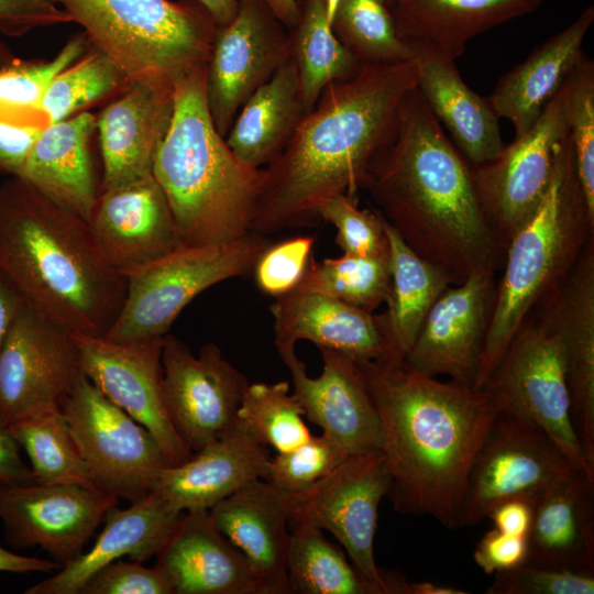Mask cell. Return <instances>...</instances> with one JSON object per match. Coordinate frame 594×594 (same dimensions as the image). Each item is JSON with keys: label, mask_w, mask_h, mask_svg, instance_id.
Returning a JSON list of instances; mask_svg holds the SVG:
<instances>
[{"label": "cell", "mask_w": 594, "mask_h": 594, "mask_svg": "<svg viewBox=\"0 0 594 594\" xmlns=\"http://www.w3.org/2000/svg\"><path fill=\"white\" fill-rule=\"evenodd\" d=\"M362 189L402 239L451 284L495 272L505 248L482 207L473 166L449 140L417 87L370 161Z\"/></svg>", "instance_id": "cell-1"}, {"label": "cell", "mask_w": 594, "mask_h": 594, "mask_svg": "<svg viewBox=\"0 0 594 594\" xmlns=\"http://www.w3.org/2000/svg\"><path fill=\"white\" fill-rule=\"evenodd\" d=\"M355 361L380 417L394 509L459 528L469 472L499 414L492 395L404 361Z\"/></svg>", "instance_id": "cell-2"}, {"label": "cell", "mask_w": 594, "mask_h": 594, "mask_svg": "<svg viewBox=\"0 0 594 594\" xmlns=\"http://www.w3.org/2000/svg\"><path fill=\"white\" fill-rule=\"evenodd\" d=\"M417 87L415 59L362 65L328 86L283 151L263 170L251 231L312 226L329 198L356 201L367 165L391 136L402 101Z\"/></svg>", "instance_id": "cell-3"}, {"label": "cell", "mask_w": 594, "mask_h": 594, "mask_svg": "<svg viewBox=\"0 0 594 594\" xmlns=\"http://www.w3.org/2000/svg\"><path fill=\"white\" fill-rule=\"evenodd\" d=\"M0 275L72 333L106 336L127 290L88 222L19 176L0 184Z\"/></svg>", "instance_id": "cell-4"}, {"label": "cell", "mask_w": 594, "mask_h": 594, "mask_svg": "<svg viewBox=\"0 0 594 594\" xmlns=\"http://www.w3.org/2000/svg\"><path fill=\"white\" fill-rule=\"evenodd\" d=\"M206 65L176 82L173 119L153 163L182 246L251 232L263 178L262 168L240 161L217 131L207 105Z\"/></svg>", "instance_id": "cell-5"}, {"label": "cell", "mask_w": 594, "mask_h": 594, "mask_svg": "<svg viewBox=\"0 0 594 594\" xmlns=\"http://www.w3.org/2000/svg\"><path fill=\"white\" fill-rule=\"evenodd\" d=\"M594 238L569 135L561 143L548 188L530 217L510 238L475 386L482 387L512 339L536 309L559 290L585 244Z\"/></svg>", "instance_id": "cell-6"}, {"label": "cell", "mask_w": 594, "mask_h": 594, "mask_svg": "<svg viewBox=\"0 0 594 594\" xmlns=\"http://www.w3.org/2000/svg\"><path fill=\"white\" fill-rule=\"evenodd\" d=\"M130 82L174 89L207 64L217 24L197 0H61Z\"/></svg>", "instance_id": "cell-7"}, {"label": "cell", "mask_w": 594, "mask_h": 594, "mask_svg": "<svg viewBox=\"0 0 594 594\" xmlns=\"http://www.w3.org/2000/svg\"><path fill=\"white\" fill-rule=\"evenodd\" d=\"M268 244L251 231L229 242L180 246L128 273L123 305L105 337L116 342L163 338L195 297L251 272Z\"/></svg>", "instance_id": "cell-8"}, {"label": "cell", "mask_w": 594, "mask_h": 594, "mask_svg": "<svg viewBox=\"0 0 594 594\" xmlns=\"http://www.w3.org/2000/svg\"><path fill=\"white\" fill-rule=\"evenodd\" d=\"M482 387L499 413L541 428L578 471L594 480L572 422L564 348L539 311L526 319Z\"/></svg>", "instance_id": "cell-9"}, {"label": "cell", "mask_w": 594, "mask_h": 594, "mask_svg": "<svg viewBox=\"0 0 594 594\" xmlns=\"http://www.w3.org/2000/svg\"><path fill=\"white\" fill-rule=\"evenodd\" d=\"M61 409L98 487L136 502L170 465L154 436L80 373Z\"/></svg>", "instance_id": "cell-10"}, {"label": "cell", "mask_w": 594, "mask_h": 594, "mask_svg": "<svg viewBox=\"0 0 594 594\" xmlns=\"http://www.w3.org/2000/svg\"><path fill=\"white\" fill-rule=\"evenodd\" d=\"M578 472L541 428L499 413L469 472L459 528L481 522L505 501H535Z\"/></svg>", "instance_id": "cell-11"}, {"label": "cell", "mask_w": 594, "mask_h": 594, "mask_svg": "<svg viewBox=\"0 0 594 594\" xmlns=\"http://www.w3.org/2000/svg\"><path fill=\"white\" fill-rule=\"evenodd\" d=\"M389 473L382 450L350 454L310 488L292 494L290 522L306 521L331 532L377 594H389L386 572L374 557L378 506Z\"/></svg>", "instance_id": "cell-12"}, {"label": "cell", "mask_w": 594, "mask_h": 594, "mask_svg": "<svg viewBox=\"0 0 594 594\" xmlns=\"http://www.w3.org/2000/svg\"><path fill=\"white\" fill-rule=\"evenodd\" d=\"M290 58L289 30L263 0H238V11L217 26L206 65V97L217 131L226 138L248 98Z\"/></svg>", "instance_id": "cell-13"}, {"label": "cell", "mask_w": 594, "mask_h": 594, "mask_svg": "<svg viewBox=\"0 0 594 594\" xmlns=\"http://www.w3.org/2000/svg\"><path fill=\"white\" fill-rule=\"evenodd\" d=\"M81 372L72 332L22 304L0 349V422L61 407Z\"/></svg>", "instance_id": "cell-14"}, {"label": "cell", "mask_w": 594, "mask_h": 594, "mask_svg": "<svg viewBox=\"0 0 594 594\" xmlns=\"http://www.w3.org/2000/svg\"><path fill=\"white\" fill-rule=\"evenodd\" d=\"M162 365L169 418L191 453L235 424L249 382L216 343H205L195 355L168 332L163 338Z\"/></svg>", "instance_id": "cell-15"}, {"label": "cell", "mask_w": 594, "mask_h": 594, "mask_svg": "<svg viewBox=\"0 0 594 594\" xmlns=\"http://www.w3.org/2000/svg\"><path fill=\"white\" fill-rule=\"evenodd\" d=\"M566 135L560 88L526 133L505 145L494 160L473 166L482 207L505 250L544 195Z\"/></svg>", "instance_id": "cell-16"}, {"label": "cell", "mask_w": 594, "mask_h": 594, "mask_svg": "<svg viewBox=\"0 0 594 594\" xmlns=\"http://www.w3.org/2000/svg\"><path fill=\"white\" fill-rule=\"evenodd\" d=\"M72 334L81 371L91 383L154 436L170 465L189 459L193 453L177 435L165 403L164 337L116 342L105 336Z\"/></svg>", "instance_id": "cell-17"}, {"label": "cell", "mask_w": 594, "mask_h": 594, "mask_svg": "<svg viewBox=\"0 0 594 594\" xmlns=\"http://www.w3.org/2000/svg\"><path fill=\"white\" fill-rule=\"evenodd\" d=\"M119 498L75 483L0 484V520L15 548L38 546L61 565L82 552Z\"/></svg>", "instance_id": "cell-18"}, {"label": "cell", "mask_w": 594, "mask_h": 594, "mask_svg": "<svg viewBox=\"0 0 594 594\" xmlns=\"http://www.w3.org/2000/svg\"><path fill=\"white\" fill-rule=\"evenodd\" d=\"M496 273L448 286L427 314L404 362L425 375L474 385L493 310Z\"/></svg>", "instance_id": "cell-19"}, {"label": "cell", "mask_w": 594, "mask_h": 594, "mask_svg": "<svg viewBox=\"0 0 594 594\" xmlns=\"http://www.w3.org/2000/svg\"><path fill=\"white\" fill-rule=\"evenodd\" d=\"M323 365L308 375L295 349L277 351L288 367L293 396L304 417L337 440L349 454L382 450V427L356 361L341 352L319 349Z\"/></svg>", "instance_id": "cell-20"}, {"label": "cell", "mask_w": 594, "mask_h": 594, "mask_svg": "<svg viewBox=\"0 0 594 594\" xmlns=\"http://www.w3.org/2000/svg\"><path fill=\"white\" fill-rule=\"evenodd\" d=\"M88 224L103 256L123 276L182 246L153 173L101 190Z\"/></svg>", "instance_id": "cell-21"}, {"label": "cell", "mask_w": 594, "mask_h": 594, "mask_svg": "<svg viewBox=\"0 0 594 594\" xmlns=\"http://www.w3.org/2000/svg\"><path fill=\"white\" fill-rule=\"evenodd\" d=\"M277 351L307 340L319 349L354 360L402 362L388 334L385 317L351 306L332 296L295 288L270 307Z\"/></svg>", "instance_id": "cell-22"}, {"label": "cell", "mask_w": 594, "mask_h": 594, "mask_svg": "<svg viewBox=\"0 0 594 594\" xmlns=\"http://www.w3.org/2000/svg\"><path fill=\"white\" fill-rule=\"evenodd\" d=\"M292 503V494L256 479L208 509L216 527L248 560L260 594H292L287 575Z\"/></svg>", "instance_id": "cell-23"}, {"label": "cell", "mask_w": 594, "mask_h": 594, "mask_svg": "<svg viewBox=\"0 0 594 594\" xmlns=\"http://www.w3.org/2000/svg\"><path fill=\"white\" fill-rule=\"evenodd\" d=\"M536 310L562 341L572 422L594 466V238L559 290Z\"/></svg>", "instance_id": "cell-24"}, {"label": "cell", "mask_w": 594, "mask_h": 594, "mask_svg": "<svg viewBox=\"0 0 594 594\" xmlns=\"http://www.w3.org/2000/svg\"><path fill=\"white\" fill-rule=\"evenodd\" d=\"M266 447L238 419L185 462L163 468L151 492L179 513L208 510L248 482L266 479Z\"/></svg>", "instance_id": "cell-25"}, {"label": "cell", "mask_w": 594, "mask_h": 594, "mask_svg": "<svg viewBox=\"0 0 594 594\" xmlns=\"http://www.w3.org/2000/svg\"><path fill=\"white\" fill-rule=\"evenodd\" d=\"M174 113V89L135 81L97 118L103 164L101 190L153 173Z\"/></svg>", "instance_id": "cell-26"}, {"label": "cell", "mask_w": 594, "mask_h": 594, "mask_svg": "<svg viewBox=\"0 0 594 594\" xmlns=\"http://www.w3.org/2000/svg\"><path fill=\"white\" fill-rule=\"evenodd\" d=\"M156 558L174 594H260L248 560L208 510L184 512Z\"/></svg>", "instance_id": "cell-27"}, {"label": "cell", "mask_w": 594, "mask_h": 594, "mask_svg": "<svg viewBox=\"0 0 594 594\" xmlns=\"http://www.w3.org/2000/svg\"><path fill=\"white\" fill-rule=\"evenodd\" d=\"M158 494L151 492L128 508H111L94 546L62 565L25 594H79L101 568L128 556L143 562L161 551L180 515Z\"/></svg>", "instance_id": "cell-28"}, {"label": "cell", "mask_w": 594, "mask_h": 594, "mask_svg": "<svg viewBox=\"0 0 594 594\" xmlns=\"http://www.w3.org/2000/svg\"><path fill=\"white\" fill-rule=\"evenodd\" d=\"M415 51L417 89L438 122L450 132L454 145L472 166L494 160L505 146L487 98L462 79L454 61L427 45Z\"/></svg>", "instance_id": "cell-29"}, {"label": "cell", "mask_w": 594, "mask_h": 594, "mask_svg": "<svg viewBox=\"0 0 594 594\" xmlns=\"http://www.w3.org/2000/svg\"><path fill=\"white\" fill-rule=\"evenodd\" d=\"M95 132L97 117L88 111L47 124L18 175L86 222L99 195L90 154Z\"/></svg>", "instance_id": "cell-30"}, {"label": "cell", "mask_w": 594, "mask_h": 594, "mask_svg": "<svg viewBox=\"0 0 594 594\" xmlns=\"http://www.w3.org/2000/svg\"><path fill=\"white\" fill-rule=\"evenodd\" d=\"M593 21L594 7L590 4L501 77L487 99L498 118L513 123L516 136L531 128L582 58V44Z\"/></svg>", "instance_id": "cell-31"}, {"label": "cell", "mask_w": 594, "mask_h": 594, "mask_svg": "<svg viewBox=\"0 0 594 594\" xmlns=\"http://www.w3.org/2000/svg\"><path fill=\"white\" fill-rule=\"evenodd\" d=\"M532 503L526 563L594 574V480L578 472Z\"/></svg>", "instance_id": "cell-32"}, {"label": "cell", "mask_w": 594, "mask_h": 594, "mask_svg": "<svg viewBox=\"0 0 594 594\" xmlns=\"http://www.w3.org/2000/svg\"><path fill=\"white\" fill-rule=\"evenodd\" d=\"M546 0H396L387 6L398 34L455 61L475 36L539 9Z\"/></svg>", "instance_id": "cell-33"}, {"label": "cell", "mask_w": 594, "mask_h": 594, "mask_svg": "<svg viewBox=\"0 0 594 594\" xmlns=\"http://www.w3.org/2000/svg\"><path fill=\"white\" fill-rule=\"evenodd\" d=\"M304 114L298 72L290 57L248 98L224 139L240 161L263 168L283 151Z\"/></svg>", "instance_id": "cell-34"}, {"label": "cell", "mask_w": 594, "mask_h": 594, "mask_svg": "<svg viewBox=\"0 0 594 594\" xmlns=\"http://www.w3.org/2000/svg\"><path fill=\"white\" fill-rule=\"evenodd\" d=\"M383 223L391 260V289L383 315L392 343L404 361L430 308L452 284L440 267L418 255L384 217Z\"/></svg>", "instance_id": "cell-35"}, {"label": "cell", "mask_w": 594, "mask_h": 594, "mask_svg": "<svg viewBox=\"0 0 594 594\" xmlns=\"http://www.w3.org/2000/svg\"><path fill=\"white\" fill-rule=\"evenodd\" d=\"M299 14L289 30L290 57L298 72L305 113L333 82L349 79L362 67L333 33L326 0H298Z\"/></svg>", "instance_id": "cell-36"}, {"label": "cell", "mask_w": 594, "mask_h": 594, "mask_svg": "<svg viewBox=\"0 0 594 594\" xmlns=\"http://www.w3.org/2000/svg\"><path fill=\"white\" fill-rule=\"evenodd\" d=\"M290 524L287 575L292 593L377 594L320 527L306 521Z\"/></svg>", "instance_id": "cell-37"}, {"label": "cell", "mask_w": 594, "mask_h": 594, "mask_svg": "<svg viewBox=\"0 0 594 594\" xmlns=\"http://www.w3.org/2000/svg\"><path fill=\"white\" fill-rule=\"evenodd\" d=\"M30 461L40 483H75L101 491L69 431L61 407L36 410L8 427Z\"/></svg>", "instance_id": "cell-38"}, {"label": "cell", "mask_w": 594, "mask_h": 594, "mask_svg": "<svg viewBox=\"0 0 594 594\" xmlns=\"http://www.w3.org/2000/svg\"><path fill=\"white\" fill-rule=\"evenodd\" d=\"M87 35L77 33L50 61L24 63L10 58L0 45V122L44 128L50 124L41 109L51 80L80 58L89 45Z\"/></svg>", "instance_id": "cell-39"}, {"label": "cell", "mask_w": 594, "mask_h": 594, "mask_svg": "<svg viewBox=\"0 0 594 594\" xmlns=\"http://www.w3.org/2000/svg\"><path fill=\"white\" fill-rule=\"evenodd\" d=\"M331 29L362 65L415 58L414 48L398 34L389 8L382 0H339Z\"/></svg>", "instance_id": "cell-40"}, {"label": "cell", "mask_w": 594, "mask_h": 594, "mask_svg": "<svg viewBox=\"0 0 594 594\" xmlns=\"http://www.w3.org/2000/svg\"><path fill=\"white\" fill-rule=\"evenodd\" d=\"M322 293L374 312L386 304L391 289L389 252L377 256L344 254L318 263L311 260L296 287Z\"/></svg>", "instance_id": "cell-41"}, {"label": "cell", "mask_w": 594, "mask_h": 594, "mask_svg": "<svg viewBox=\"0 0 594 594\" xmlns=\"http://www.w3.org/2000/svg\"><path fill=\"white\" fill-rule=\"evenodd\" d=\"M129 84L123 70L106 53L94 47L51 80L41 109L50 123L58 122Z\"/></svg>", "instance_id": "cell-42"}, {"label": "cell", "mask_w": 594, "mask_h": 594, "mask_svg": "<svg viewBox=\"0 0 594 594\" xmlns=\"http://www.w3.org/2000/svg\"><path fill=\"white\" fill-rule=\"evenodd\" d=\"M302 417V409L285 381L249 384L238 409V419L277 452L292 450L310 438Z\"/></svg>", "instance_id": "cell-43"}, {"label": "cell", "mask_w": 594, "mask_h": 594, "mask_svg": "<svg viewBox=\"0 0 594 594\" xmlns=\"http://www.w3.org/2000/svg\"><path fill=\"white\" fill-rule=\"evenodd\" d=\"M568 135L576 176L594 219V63L585 54L562 87Z\"/></svg>", "instance_id": "cell-44"}, {"label": "cell", "mask_w": 594, "mask_h": 594, "mask_svg": "<svg viewBox=\"0 0 594 594\" xmlns=\"http://www.w3.org/2000/svg\"><path fill=\"white\" fill-rule=\"evenodd\" d=\"M349 455L328 433L311 435L300 446L270 459L266 480L289 494H297L323 480Z\"/></svg>", "instance_id": "cell-45"}, {"label": "cell", "mask_w": 594, "mask_h": 594, "mask_svg": "<svg viewBox=\"0 0 594 594\" xmlns=\"http://www.w3.org/2000/svg\"><path fill=\"white\" fill-rule=\"evenodd\" d=\"M318 216L336 227V242L344 254L377 256L389 252L383 216L377 209H359L356 201L339 194L320 206Z\"/></svg>", "instance_id": "cell-46"}, {"label": "cell", "mask_w": 594, "mask_h": 594, "mask_svg": "<svg viewBox=\"0 0 594 594\" xmlns=\"http://www.w3.org/2000/svg\"><path fill=\"white\" fill-rule=\"evenodd\" d=\"M315 237L301 235L268 244L252 272L257 287L275 298L294 290L312 260Z\"/></svg>", "instance_id": "cell-47"}, {"label": "cell", "mask_w": 594, "mask_h": 594, "mask_svg": "<svg viewBox=\"0 0 594 594\" xmlns=\"http://www.w3.org/2000/svg\"><path fill=\"white\" fill-rule=\"evenodd\" d=\"M486 594H593L594 574L521 564L495 573Z\"/></svg>", "instance_id": "cell-48"}, {"label": "cell", "mask_w": 594, "mask_h": 594, "mask_svg": "<svg viewBox=\"0 0 594 594\" xmlns=\"http://www.w3.org/2000/svg\"><path fill=\"white\" fill-rule=\"evenodd\" d=\"M79 594H174L165 572L155 564L113 561L98 570Z\"/></svg>", "instance_id": "cell-49"}, {"label": "cell", "mask_w": 594, "mask_h": 594, "mask_svg": "<svg viewBox=\"0 0 594 594\" xmlns=\"http://www.w3.org/2000/svg\"><path fill=\"white\" fill-rule=\"evenodd\" d=\"M69 22L73 19L61 0H0V31L9 36Z\"/></svg>", "instance_id": "cell-50"}, {"label": "cell", "mask_w": 594, "mask_h": 594, "mask_svg": "<svg viewBox=\"0 0 594 594\" xmlns=\"http://www.w3.org/2000/svg\"><path fill=\"white\" fill-rule=\"evenodd\" d=\"M473 559L486 574L517 568L526 563L527 538L493 528L477 542Z\"/></svg>", "instance_id": "cell-51"}, {"label": "cell", "mask_w": 594, "mask_h": 594, "mask_svg": "<svg viewBox=\"0 0 594 594\" xmlns=\"http://www.w3.org/2000/svg\"><path fill=\"white\" fill-rule=\"evenodd\" d=\"M43 128L0 122V172L18 176Z\"/></svg>", "instance_id": "cell-52"}, {"label": "cell", "mask_w": 594, "mask_h": 594, "mask_svg": "<svg viewBox=\"0 0 594 594\" xmlns=\"http://www.w3.org/2000/svg\"><path fill=\"white\" fill-rule=\"evenodd\" d=\"M532 502L527 498L505 501L493 508L487 517L499 531L528 538L534 516Z\"/></svg>", "instance_id": "cell-53"}, {"label": "cell", "mask_w": 594, "mask_h": 594, "mask_svg": "<svg viewBox=\"0 0 594 594\" xmlns=\"http://www.w3.org/2000/svg\"><path fill=\"white\" fill-rule=\"evenodd\" d=\"M19 443L0 422V484L13 485L34 481L32 470L23 462Z\"/></svg>", "instance_id": "cell-54"}, {"label": "cell", "mask_w": 594, "mask_h": 594, "mask_svg": "<svg viewBox=\"0 0 594 594\" xmlns=\"http://www.w3.org/2000/svg\"><path fill=\"white\" fill-rule=\"evenodd\" d=\"M62 565L52 560L15 554L0 546V571L13 573H53Z\"/></svg>", "instance_id": "cell-55"}, {"label": "cell", "mask_w": 594, "mask_h": 594, "mask_svg": "<svg viewBox=\"0 0 594 594\" xmlns=\"http://www.w3.org/2000/svg\"><path fill=\"white\" fill-rule=\"evenodd\" d=\"M22 304L20 296L0 275V349Z\"/></svg>", "instance_id": "cell-56"}, {"label": "cell", "mask_w": 594, "mask_h": 594, "mask_svg": "<svg viewBox=\"0 0 594 594\" xmlns=\"http://www.w3.org/2000/svg\"><path fill=\"white\" fill-rule=\"evenodd\" d=\"M211 14L217 26L226 25L238 11V0H197Z\"/></svg>", "instance_id": "cell-57"}, {"label": "cell", "mask_w": 594, "mask_h": 594, "mask_svg": "<svg viewBox=\"0 0 594 594\" xmlns=\"http://www.w3.org/2000/svg\"><path fill=\"white\" fill-rule=\"evenodd\" d=\"M275 16L290 30L299 14L298 0H263Z\"/></svg>", "instance_id": "cell-58"}, {"label": "cell", "mask_w": 594, "mask_h": 594, "mask_svg": "<svg viewBox=\"0 0 594 594\" xmlns=\"http://www.w3.org/2000/svg\"><path fill=\"white\" fill-rule=\"evenodd\" d=\"M457 587L437 585L432 582H408L404 581L400 594H466Z\"/></svg>", "instance_id": "cell-59"}, {"label": "cell", "mask_w": 594, "mask_h": 594, "mask_svg": "<svg viewBox=\"0 0 594 594\" xmlns=\"http://www.w3.org/2000/svg\"><path fill=\"white\" fill-rule=\"evenodd\" d=\"M338 3H339V0H326L327 16H328V21L330 25H331V21L336 12V9L338 7Z\"/></svg>", "instance_id": "cell-60"}, {"label": "cell", "mask_w": 594, "mask_h": 594, "mask_svg": "<svg viewBox=\"0 0 594 594\" xmlns=\"http://www.w3.org/2000/svg\"><path fill=\"white\" fill-rule=\"evenodd\" d=\"M384 3H386L387 6L392 4L393 2H395L396 0H382Z\"/></svg>", "instance_id": "cell-61"}]
</instances>
